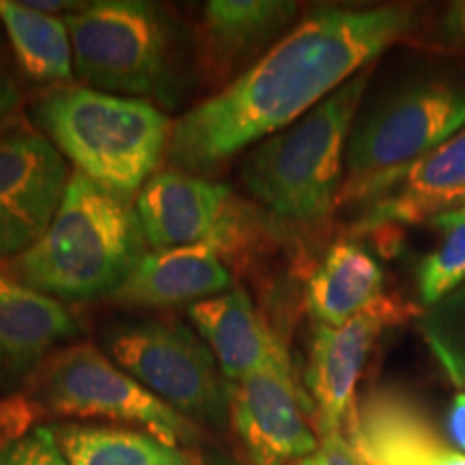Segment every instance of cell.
Returning a JSON list of instances; mask_svg holds the SVG:
<instances>
[{"label": "cell", "instance_id": "cell-1", "mask_svg": "<svg viewBox=\"0 0 465 465\" xmlns=\"http://www.w3.org/2000/svg\"><path fill=\"white\" fill-rule=\"evenodd\" d=\"M407 7L312 11L240 78L174 121L166 162L209 174L287 130L414 31Z\"/></svg>", "mask_w": 465, "mask_h": 465}, {"label": "cell", "instance_id": "cell-2", "mask_svg": "<svg viewBox=\"0 0 465 465\" xmlns=\"http://www.w3.org/2000/svg\"><path fill=\"white\" fill-rule=\"evenodd\" d=\"M147 248L136 207L72 173L50 226L14 270L17 281L54 300L110 298Z\"/></svg>", "mask_w": 465, "mask_h": 465}, {"label": "cell", "instance_id": "cell-3", "mask_svg": "<svg viewBox=\"0 0 465 465\" xmlns=\"http://www.w3.org/2000/svg\"><path fill=\"white\" fill-rule=\"evenodd\" d=\"M31 116L75 173L130 203L166 158L174 125L155 104L83 84L52 86Z\"/></svg>", "mask_w": 465, "mask_h": 465}, {"label": "cell", "instance_id": "cell-4", "mask_svg": "<svg viewBox=\"0 0 465 465\" xmlns=\"http://www.w3.org/2000/svg\"><path fill=\"white\" fill-rule=\"evenodd\" d=\"M371 72L373 65L246 155L240 168L243 188L274 216L293 224H319L332 216L342 158Z\"/></svg>", "mask_w": 465, "mask_h": 465}, {"label": "cell", "instance_id": "cell-5", "mask_svg": "<svg viewBox=\"0 0 465 465\" xmlns=\"http://www.w3.org/2000/svg\"><path fill=\"white\" fill-rule=\"evenodd\" d=\"M63 20L80 84L155 106H177L183 84L182 31L162 5L95 0Z\"/></svg>", "mask_w": 465, "mask_h": 465}, {"label": "cell", "instance_id": "cell-6", "mask_svg": "<svg viewBox=\"0 0 465 465\" xmlns=\"http://www.w3.org/2000/svg\"><path fill=\"white\" fill-rule=\"evenodd\" d=\"M22 397L37 418L56 414L138 424L144 433L174 449L199 444L205 435L199 424L174 411L106 353L86 342L52 353L26 381Z\"/></svg>", "mask_w": 465, "mask_h": 465}, {"label": "cell", "instance_id": "cell-7", "mask_svg": "<svg viewBox=\"0 0 465 465\" xmlns=\"http://www.w3.org/2000/svg\"><path fill=\"white\" fill-rule=\"evenodd\" d=\"M465 127V84L431 83L388 97L351 130L341 203H364Z\"/></svg>", "mask_w": 465, "mask_h": 465}, {"label": "cell", "instance_id": "cell-8", "mask_svg": "<svg viewBox=\"0 0 465 465\" xmlns=\"http://www.w3.org/2000/svg\"><path fill=\"white\" fill-rule=\"evenodd\" d=\"M110 358L149 392L205 431L231 416L229 381L201 339L174 322L116 323L104 334Z\"/></svg>", "mask_w": 465, "mask_h": 465}, {"label": "cell", "instance_id": "cell-9", "mask_svg": "<svg viewBox=\"0 0 465 465\" xmlns=\"http://www.w3.org/2000/svg\"><path fill=\"white\" fill-rule=\"evenodd\" d=\"M69 179L67 160L42 132L0 136V259H17L44 235Z\"/></svg>", "mask_w": 465, "mask_h": 465}, {"label": "cell", "instance_id": "cell-10", "mask_svg": "<svg viewBox=\"0 0 465 465\" xmlns=\"http://www.w3.org/2000/svg\"><path fill=\"white\" fill-rule=\"evenodd\" d=\"M418 315V308L383 298L342 325H317L306 366V388L319 435L342 433L356 407V386L371 349L388 328Z\"/></svg>", "mask_w": 465, "mask_h": 465}, {"label": "cell", "instance_id": "cell-11", "mask_svg": "<svg viewBox=\"0 0 465 465\" xmlns=\"http://www.w3.org/2000/svg\"><path fill=\"white\" fill-rule=\"evenodd\" d=\"M231 420L252 465H287L317 450L295 388L289 351L259 373L229 381Z\"/></svg>", "mask_w": 465, "mask_h": 465}, {"label": "cell", "instance_id": "cell-12", "mask_svg": "<svg viewBox=\"0 0 465 465\" xmlns=\"http://www.w3.org/2000/svg\"><path fill=\"white\" fill-rule=\"evenodd\" d=\"M136 213L153 250L201 243L220 250L231 235L235 201L229 185L171 168L144 183L136 196Z\"/></svg>", "mask_w": 465, "mask_h": 465}, {"label": "cell", "instance_id": "cell-13", "mask_svg": "<svg viewBox=\"0 0 465 465\" xmlns=\"http://www.w3.org/2000/svg\"><path fill=\"white\" fill-rule=\"evenodd\" d=\"M345 429L362 465H465L463 452L441 438L422 407L391 388L366 394Z\"/></svg>", "mask_w": 465, "mask_h": 465}, {"label": "cell", "instance_id": "cell-14", "mask_svg": "<svg viewBox=\"0 0 465 465\" xmlns=\"http://www.w3.org/2000/svg\"><path fill=\"white\" fill-rule=\"evenodd\" d=\"M358 232L431 223L465 207V127L364 199Z\"/></svg>", "mask_w": 465, "mask_h": 465}, {"label": "cell", "instance_id": "cell-15", "mask_svg": "<svg viewBox=\"0 0 465 465\" xmlns=\"http://www.w3.org/2000/svg\"><path fill=\"white\" fill-rule=\"evenodd\" d=\"M298 5L287 0H209L199 25V65L224 89L284 37Z\"/></svg>", "mask_w": 465, "mask_h": 465}, {"label": "cell", "instance_id": "cell-16", "mask_svg": "<svg viewBox=\"0 0 465 465\" xmlns=\"http://www.w3.org/2000/svg\"><path fill=\"white\" fill-rule=\"evenodd\" d=\"M78 332V322L61 302L0 270V386H26Z\"/></svg>", "mask_w": 465, "mask_h": 465}, {"label": "cell", "instance_id": "cell-17", "mask_svg": "<svg viewBox=\"0 0 465 465\" xmlns=\"http://www.w3.org/2000/svg\"><path fill=\"white\" fill-rule=\"evenodd\" d=\"M229 289L232 276L220 250L201 243L147 252L108 300L124 306L166 308L188 302L196 304Z\"/></svg>", "mask_w": 465, "mask_h": 465}, {"label": "cell", "instance_id": "cell-18", "mask_svg": "<svg viewBox=\"0 0 465 465\" xmlns=\"http://www.w3.org/2000/svg\"><path fill=\"white\" fill-rule=\"evenodd\" d=\"M188 317L231 383L259 373L287 353L284 342L267 328L243 287L196 302L188 308Z\"/></svg>", "mask_w": 465, "mask_h": 465}, {"label": "cell", "instance_id": "cell-19", "mask_svg": "<svg viewBox=\"0 0 465 465\" xmlns=\"http://www.w3.org/2000/svg\"><path fill=\"white\" fill-rule=\"evenodd\" d=\"M383 270L356 242H336L306 282V308L317 325H342L381 302Z\"/></svg>", "mask_w": 465, "mask_h": 465}, {"label": "cell", "instance_id": "cell-20", "mask_svg": "<svg viewBox=\"0 0 465 465\" xmlns=\"http://www.w3.org/2000/svg\"><path fill=\"white\" fill-rule=\"evenodd\" d=\"M0 25L26 78L54 86L72 83L74 48L63 17L35 11L26 3L0 0Z\"/></svg>", "mask_w": 465, "mask_h": 465}, {"label": "cell", "instance_id": "cell-21", "mask_svg": "<svg viewBox=\"0 0 465 465\" xmlns=\"http://www.w3.org/2000/svg\"><path fill=\"white\" fill-rule=\"evenodd\" d=\"M52 429L72 465H196L192 452L149 433L89 424H54Z\"/></svg>", "mask_w": 465, "mask_h": 465}, {"label": "cell", "instance_id": "cell-22", "mask_svg": "<svg viewBox=\"0 0 465 465\" xmlns=\"http://www.w3.org/2000/svg\"><path fill=\"white\" fill-rule=\"evenodd\" d=\"M429 224L440 231V243L418 265V295L427 308L465 282V207L440 213Z\"/></svg>", "mask_w": 465, "mask_h": 465}, {"label": "cell", "instance_id": "cell-23", "mask_svg": "<svg viewBox=\"0 0 465 465\" xmlns=\"http://www.w3.org/2000/svg\"><path fill=\"white\" fill-rule=\"evenodd\" d=\"M420 328L441 369L465 391V282L422 312Z\"/></svg>", "mask_w": 465, "mask_h": 465}, {"label": "cell", "instance_id": "cell-24", "mask_svg": "<svg viewBox=\"0 0 465 465\" xmlns=\"http://www.w3.org/2000/svg\"><path fill=\"white\" fill-rule=\"evenodd\" d=\"M0 465H72L58 444L54 429L35 424L0 446Z\"/></svg>", "mask_w": 465, "mask_h": 465}, {"label": "cell", "instance_id": "cell-25", "mask_svg": "<svg viewBox=\"0 0 465 465\" xmlns=\"http://www.w3.org/2000/svg\"><path fill=\"white\" fill-rule=\"evenodd\" d=\"M22 108H25V97H22L20 83L11 69L5 48L0 45V136L20 127Z\"/></svg>", "mask_w": 465, "mask_h": 465}, {"label": "cell", "instance_id": "cell-26", "mask_svg": "<svg viewBox=\"0 0 465 465\" xmlns=\"http://www.w3.org/2000/svg\"><path fill=\"white\" fill-rule=\"evenodd\" d=\"M35 420H37V416L22 394H14V397L0 401V446L28 431Z\"/></svg>", "mask_w": 465, "mask_h": 465}, {"label": "cell", "instance_id": "cell-27", "mask_svg": "<svg viewBox=\"0 0 465 465\" xmlns=\"http://www.w3.org/2000/svg\"><path fill=\"white\" fill-rule=\"evenodd\" d=\"M295 465H362L342 433L322 435L317 450Z\"/></svg>", "mask_w": 465, "mask_h": 465}, {"label": "cell", "instance_id": "cell-28", "mask_svg": "<svg viewBox=\"0 0 465 465\" xmlns=\"http://www.w3.org/2000/svg\"><path fill=\"white\" fill-rule=\"evenodd\" d=\"M441 33L449 42L465 45V0L449 5V11L441 20Z\"/></svg>", "mask_w": 465, "mask_h": 465}, {"label": "cell", "instance_id": "cell-29", "mask_svg": "<svg viewBox=\"0 0 465 465\" xmlns=\"http://www.w3.org/2000/svg\"><path fill=\"white\" fill-rule=\"evenodd\" d=\"M449 433L457 449L465 455V392H459L452 399L449 411Z\"/></svg>", "mask_w": 465, "mask_h": 465}, {"label": "cell", "instance_id": "cell-30", "mask_svg": "<svg viewBox=\"0 0 465 465\" xmlns=\"http://www.w3.org/2000/svg\"><path fill=\"white\" fill-rule=\"evenodd\" d=\"M213 465H231V463H224V461H216Z\"/></svg>", "mask_w": 465, "mask_h": 465}]
</instances>
